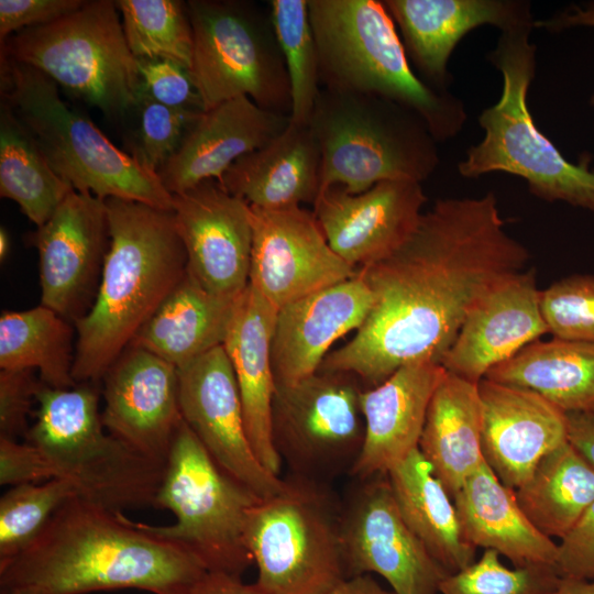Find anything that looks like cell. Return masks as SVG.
Listing matches in <instances>:
<instances>
[{
    "instance_id": "obj_1",
    "label": "cell",
    "mask_w": 594,
    "mask_h": 594,
    "mask_svg": "<svg viewBox=\"0 0 594 594\" xmlns=\"http://www.w3.org/2000/svg\"><path fill=\"white\" fill-rule=\"evenodd\" d=\"M529 258L507 233L493 193L438 199L400 248L358 268L373 306L319 370L351 373L370 388L405 364L440 363L473 306Z\"/></svg>"
},
{
    "instance_id": "obj_2",
    "label": "cell",
    "mask_w": 594,
    "mask_h": 594,
    "mask_svg": "<svg viewBox=\"0 0 594 594\" xmlns=\"http://www.w3.org/2000/svg\"><path fill=\"white\" fill-rule=\"evenodd\" d=\"M205 568L183 548L78 496L67 501L24 551L0 565V587L38 594L135 588L184 594Z\"/></svg>"
},
{
    "instance_id": "obj_3",
    "label": "cell",
    "mask_w": 594,
    "mask_h": 594,
    "mask_svg": "<svg viewBox=\"0 0 594 594\" xmlns=\"http://www.w3.org/2000/svg\"><path fill=\"white\" fill-rule=\"evenodd\" d=\"M110 243L95 301L74 326L75 382L99 383L186 274L173 210L105 200Z\"/></svg>"
},
{
    "instance_id": "obj_4",
    "label": "cell",
    "mask_w": 594,
    "mask_h": 594,
    "mask_svg": "<svg viewBox=\"0 0 594 594\" xmlns=\"http://www.w3.org/2000/svg\"><path fill=\"white\" fill-rule=\"evenodd\" d=\"M308 7L321 88L392 100L419 116L436 141L461 130L462 102L415 74L383 1L308 0Z\"/></svg>"
},
{
    "instance_id": "obj_5",
    "label": "cell",
    "mask_w": 594,
    "mask_h": 594,
    "mask_svg": "<svg viewBox=\"0 0 594 594\" xmlns=\"http://www.w3.org/2000/svg\"><path fill=\"white\" fill-rule=\"evenodd\" d=\"M1 102L23 124L53 169L77 191L173 210L158 175L114 145L37 69L0 55Z\"/></svg>"
},
{
    "instance_id": "obj_6",
    "label": "cell",
    "mask_w": 594,
    "mask_h": 594,
    "mask_svg": "<svg viewBox=\"0 0 594 594\" xmlns=\"http://www.w3.org/2000/svg\"><path fill=\"white\" fill-rule=\"evenodd\" d=\"M534 21L504 31L488 59L503 75L498 101L482 111L483 140L458 165L475 178L503 172L524 178L529 190L547 201H565L594 211V169L588 161L572 163L537 128L528 108V89L536 75V46L529 42Z\"/></svg>"
},
{
    "instance_id": "obj_7",
    "label": "cell",
    "mask_w": 594,
    "mask_h": 594,
    "mask_svg": "<svg viewBox=\"0 0 594 594\" xmlns=\"http://www.w3.org/2000/svg\"><path fill=\"white\" fill-rule=\"evenodd\" d=\"M98 383L53 388L42 383L25 441L38 448L55 479L69 482L78 497L114 512L154 507L165 463L151 460L103 427Z\"/></svg>"
},
{
    "instance_id": "obj_8",
    "label": "cell",
    "mask_w": 594,
    "mask_h": 594,
    "mask_svg": "<svg viewBox=\"0 0 594 594\" xmlns=\"http://www.w3.org/2000/svg\"><path fill=\"white\" fill-rule=\"evenodd\" d=\"M309 125L321 152L319 196L334 186L360 194L384 180L421 183L439 164L422 119L388 99L321 88Z\"/></svg>"
},
{
    "instance_id": "obj_9",
    "label": "cell",
    "mask_w": 594,
    "mask_h": 594,
    "mask_svg": "<svg viewBox=\"0 0 594 594\" xmlns=\"http://www.w3.org/2000/svg\"><path fill=\"white\" fill-rule=\"evenodd\" d=\"M245 543L264 594H327L348 578L342 502L329 483L289 473L250 509Z\"/></svg>"
},
{
    "instance_id": "obj_10",
    "label": "cell",
    "mask_w": 594,
    "mask_h": 594,
    "mask_svg": "<svg viewBox=\"0 0 594 594\" xmlns=\"http://www.w3.org/2000/svg\"><path fill=\"white\" fill-rule=\"evenodd\" d=\"M261 498L227 473L183 420L154 502L155 508L172 512L175 522L132 524L183 548L206 571L241 576L253 563L245 543L248 514Z\"/></svg>"
},
{
    "instance_id": "obj_11",
    "label": "cell",
    "mask_w": 594,
    "mask_h": 594,
    "mask_svg": "<svg viewBox=\"0 0 594 594\" xmlns=\"http://www.w3.org/2000/svg\"><path fill=\"white\" fill-rule=\"evenodd\" d=\"M0 51L110 119H124L138 101V62L127 43L116 1L88 0L51 23L9 36Z\"/></svg>"
},
{
    "instance_id": "obj_12",
    "label": "cell",
    "mask_w": 594,
    "mask_h": 594,
    "mask_svg": "<svg viewBox=\"0 0 594 594\" xmlns=\"http://www.w3.org/2000/svg\"><path fill=\"white\" fill-rule=\"evenodd\" d=\"M191 75L204 110L237 97L290 117L292 95L270 9L242 0L186 1Z\"/></svg>"
},
{
    "instance_id": "obj_13",
    "label": "cell",
    "mask_w": 594,
    "mask_h": 594,
    "mask_svg": "<svg viewBox=\"0 0 594 594\" xmlns=\"http://www.w3.org/2000/svg\"><path fill=\"white\" fill-rule=\"evenodd\" d=\"M361 384L351 373L318 370L295 384L276 385L272 438L290 474L323 483L350 474L365 435Z\"/></svg>"
},
{
    "instance_id": "obj_14",
    "label": "cell",
    "mask_w": 594,
    "mask_h": 594,
    "mask_svg": "<svg viewBox=\"0 0 594 594\" xmlns=\"http://www.w3.org/2000/svg\"><path fill=\"white\" fill-rule=\"evenodd\" d=\"M356 481L342 503L348 578L376 573L395 594H439L449 572L403 519L387 475Z\"/></svg>"
},
{
    "instance_id": "obj_15",
    "label": "cell",
    "mask_w": 594,
    "mask_h": 594,
    "mask_svg": "<svg viewBox=\"0 0 594 594\" xmlns=\"http://www.w3.org/2000/svg\"><path fill=\"white\" fill-rule=\"evenodd\" d=\"M30 243L38 253L41 305L75 323L95 301L109 249L105 200L73 190Z\"/></svg>"
},
{
    "instance_id": "obj_16",
    "label": "cell",
    "mask_w": 594,
    "mask_h": 594,
    "mask_svg": "<svg viewBox=\"0 0 594 594\" xmlns=\"http://www.w3.org/2000/svg\"><path fill=\"white\" fill-rule=\"evenodd\" d=\"M250 209L249 285L275 308L356 275L358 268L331 249L314 211Z\"/></svg>"
},
{
    "instance_id": "obj_17",
    "label": "cell",
    "mask_w": 594,
    "mask_h": 594,
    "mask_svg": "<svg viewBox=\"0 0 594 594\" xmlns=\"http://www.w3.org/2000/svg\"><path fill=\"white\" fill-rule=\"evenodd\" d=\"M177 370L183 420L212 459L261 497L279 492L283 479L262 465L249 441L237 380L223 345Z\"/></svg>"
},
{
    "instance_id": "obj_18",
    "label": "cell",
    "mask_w": 594,
    "mask_h": 594,
    "mask_svg": "<svg viewBox=\"0 0 594 594\" xmlns=\"http://www.w3.org/2000/svg\"><path fill=\"white\" fill-rule=\"evenodd\" d=\"M173 215L186 252L187 273L215 295L239 297L249 285L250 205L220 182L208 179L173 195Z\"/></svg>"
},
{
    "instance_id": "obj_19",
    "label": "cell",
    "mask_w": 594,
    "mask_h": 594,
    "mask_svg": "<svg viewBox=\"0 0 594 594\" xmlns=\"http://www.w3.org/2000/svg\"><path fill=\"white\" fill-rule=\"evenodd\" d=\"M101 381L105 429L140 454L165 463L183 421L177 367L129 345Z\"/></svg>"
},
{
    "instance_id": "obj_20",
    "label": "cell",
    "mask_w": 594,
    "mask_h": 594,
    "mask_svg": "<svg viewBox=\"0 0 594 594\" xmlns=\"http://www.w3.org/2000/svg\"><path fill=\"white\" fill-rule=\"evenodd\" d=\"M426 201L421 183L411 179L384 180L360 194L334 186L317 198L314 215L331 249L360 268L408 240Z\"/></svg>"
},
{
    "instance_id": "obj_21",
    "label": "cell",
    "mask_w": 594,
    "mask_h": 594,
    "mask_svg": "<svg viewBox=\"0 0 594 594\" xmlns=\"http://www.w3.org/2000/svg\"><path fill=\"white\" fill-rule=\"evenodd\" d=\"M544 333L536 271L526 268L497 283L473 306L440 364L479 383Z\"/></svg>"
},
{
    "instance_id": "obj_22",
    "label": "cell",
    "mask_w": 594,
    "mask_h": 594,
    "mask_svg": "<svg viewBox=\"0 0 594 594\" xmlns=\"http://www.w3.org/2000/svg\"><path fill=\"white\" fill-rule=\"evenodd\" d=\"M479 394L484 461L516 490L544 455L568 441L566 415L534 391L486 377L479 382Z\"/></svg>"
},
{
    "instance_id": "obj_23",
    "label": "cell",
    "mask_w": 594,
    "mask_h": 594,
    "mask_svg": "<svg viewBox=\"0 0 594 594\" xmlns=\"http://www.w3.org/2000/svg\"><path fill=\"white\" fill-rule=\"evenodd\" d=\"M373 294L360 275L328 286L278 309L271 345L276 385L316 373L331 345L366 319Z\"/></svg>"
},
{
    "instance_id": "obj_24",
    "label": "cell",
    "mask_w": 594,
    "mask_h": 594,
    "mask_svg": "<svg viewBox=\"0 0 594 594\" xmlns=\"http://www.w3.org/2000/svg\"><path fill=\"white\" fill-rule=\"evenodd\" d=\"M446 372L437 361L420 360L403 365L383 383L363 388L364 442L349 475L364 480L387 474L418 449L430 400Z\"/></svg>"
},
{
    "instance_id": "obj_25",
    "label": "cell",
    "mask_w": 594,
    "mask_h": 594,
    "mask_svg": "<svg viewBox=\"0 0 594 594\" xmlns=\"http://www.w3.org/2000/svg\"><path fill=\"white\" fill-rule=\"evenodd\" d=\"M289 122V116L263 109L249 97L227 100L202 112L157 175L172 195L204 180L221 182L240 157L265 146Z\"/></svg>"
},
{
    "instance_id": "obj_26",
    "label": "cell",
    "mask_w": 594,
    "mask_h": 594,
    "mask_svg": "<svg viewBox=\"0 0 594 594\" xmlns=\"http://www.w3.org/2000/svg\"><path fill=\"white\" fill-rule=\"evenodd\" d=\"M409 61L432 88L447 91L448 63L461 38L477 26L502 31L532 20L530 4L512 0H384Z\"/></svg>"
},
{
    "instance_id": "obj_27",
    "label": "cell",
    "mask_w": 594,
    "mask_h": 594,
    "mask_svg": "<svg viewBox=\"0 0 594 594\" xmlns=\"http://www.w3.org/2000/svg\"><path fill=\"white\" fill-rule=\"evenodd\" d=\"M277 311L248 285L237 300L223 348L237 380L251 447L262 465L279 476L283 463L272 438L276 381L271 361Z\"/></svg>"
},
{
    "instance_id": "obj_28",
    "label": "cell",
    "mask_w": 594,
    "mask_h": 594,
    "mask_svg": "<svg viewBox=\"0 0 594 594\" xmlns=\"http://www.w3.org/2000/svg\"><path fill=\"white\" fill-rule=\"evenodd\" d=\"M321 180V152L309 124L289 122L265 146L240 157L220 182L250 206L278 210L315 205Z\"/></svg>"
},
{
    "instance_id": "obj_29",
    "label": "cell",
    "mask_w": 594,
    "mask_h": 594,
    "mask_svg": "<svg viewBox=\"0 0 594 594\" xmlns=\"http://www.w3.org/2000/svg\"><path fill=\"white\" fill-rule=\"evenodd\" d=\"M464 540L497 551L514 566H554L558 544L540 532L520 508L515 490L504 485L485 461L453 497Z\"/></svg>"
},
{
    "instance_id": "obj_30",
    "label": "cell",
    "mask_w": 594,
    "mask_h": 594,
    "mask_svg": "<svg viewBox=\"0 0 594 594\" xmlns=\"http://www.w3.org/2000/svg\"><path fill=\"white\" fill-rule=\"evenodd\" d=\"M238 298L208 292L186 271L130 345L144 349L179 369L223 345Z\"/></svg>"
},
{
    "instance_id": "obj_31",
    "label": "cell",
    "mask_w": 594,
    "mask_h": 594,
    "mask_svg": "<svg viewBox=\"0 0 594 594\" xmlns=\"http://www.w3.org/2000/svg\"><path fill=\"white\" fill-rule=\"evenodd\" d=\"M479 383L446 372L430 400L418 449L450 496L484 461Z\"/></svg>"
},
{
    "instance_id": "obj_32",
    "label": "cell",
    "mask_w": 594,
    "mask_h": 594,
    "mask_svg": "<svg viewBox=\"0 0 594 594\" xmlns=\"http://www.w3.org/2000/svg\"><path fill=\"white\" fill-rule=\"evenodd\" d=\"M386 475L403 519L449 573L475 561L476 549L463 538L452 497L419 449Z\"/></svg>"
},
{
    "instance_id": "obj_33",
    "label": "cell",
    "mask_w": 594,
    "mask_h": 594,
    "mask_svg": "<svg viewBox=\"0 0 594 594\" xmlns=\"http://www.w3.org/2000/svg\"><path fill=\"white\" fill-rule=\"evenodd\" d=\"M485 377L534 391L565 414L588 410L594 408V343L538 339Z\"/></svg>"
},
{
    "instance_id": "obj_34",
    "label": "cell",
    "mask_w": 594,
    "mask_h": 594,
    "mask_svg": "<svg viewBox=\"0 0 594 594\" xmlns=\"http://www.w3.org/2000/svg\"><path fill=\"white\" fill-rule=\"evenodd\" d=\"M515 494L540 532L562 539L594 503V469L566 441L541 459Z\"/></svg>"
},
{
    "instance_id": "obj_35",
    "label": "cell",
    "mask_w": 594,
    "mask_h": 594,
    "mask_svg": "<svg viewBox=\"0 0 594 594\" xmlns=\"http://www.w3.org/2000/svg\"><path fill=\"white\" fill-rule=\"evenodd\" d=\"M76 329L53 309L38 305L0 317V369L37 370L41 382L53 388H70Z\"/></svg>"
},
{
    "instance_id": "obj_36",
    "label": "cell",
    "mask_w": 594,
    "mask_h": 594,
    "mask_svg": "<svg viewBox=\"0 0 594 594\" xmlns=\"http://www.w3.org/2000/svg\"><path fill=\"white\" fill-rule=\"evenodd\" d=\"M73 190L29 131L0 102V196L16 202L23 215L41 227Z\"/></svg>"
},
{
    "instance_id": "obj_37",
    "label": "cell",
    "mask_w": 594,
    "mask_h": 594,
    "mask_svg": "<svg viewBox=\"0 0 594 594\" xmlns=\"http://www.w3.org/2000/svg\"><path fill=\"white\" fill-rule=\"evenodd\" d=\"M116 3L127 43L136 59H170L191 70L194 35L185 1L119 0Z\"/></svg>"
},
{
    "instance_id": "obj_38",
    "label": "cell",
    "mask_w": 594,
    "mask_h": 594,
    "mask_svg": "<svg viewBox=\"0 0 594 594\" xmlns=\"http://www.w3.org/2000/svg\"><path fill=\"white\" fill-rule=\"evenodd\" d=\"M268 9L290 84V121L309 124L321 86L308 0H271Z\"/></svg>"
},
{
    "instance_id": "obj_39",
    "label": "cell",
    "mask_w": 594,
    "mask_h": 594,
    "mask_svg": "<svg viewBox=\"0 0 594 594\" xmlns=\"http://www.w3.org/2000/svg\"><path fill=\"white\" fill-rule=\"evenodd\" d=\"M74 496V486L63 479L10 487L0 498V565L31 546Z\"/></svg>"
},
{
    "instance_id": "obj_40",
    "label": "cell",
    "mask_w": 594,
    "mask_h": 594,
    "mask_svg": "<svg viewBox=\"0 0 594 594\" xmlns=\"http://www.w3.org/2000/svg\"><path fill=\"white\" fill-rule=\"evenodd\" d=\"M554 566H506L501 554L484 550L479 560L449 573L439 594H550L561 581Z\"/></svg>"
},
{
    "instance_id": "obj_41",
    "label": "cell",
    "mask_w": 594,
    "mask_h": 594,
    "mask_svg": "<svg viewBox=\"0 0 594 594\" xmlns=\"http://www.w3.org/2000/svg\"><path fill=\"white\" fill-rule=\"evenodd\" d=\"M131 112H134L136 120L129 145L130 155L156 175L178 151L186 135L202 114V112L166 107L142 92L139 94Z\"/></svg>"
},
{
    "instance_id": "obj_42",
    "label": "cell",
    "mask_w": 594,
    "mask_h": 594,
    "mask_svg": "<svg viewBox=\"0 0 594 594\" xmlns=\"http://www.w3.org/2000/svg\"><path fill=\"white\" fill-rule=\"evenodd\" d=\"M541 310L553 338L594 343V276L572 275L541 290Z\"/></svg>"
},
{
    "instance_id": "obj_43",
    "label": "cell",
    "mask_w": 594,
    "mask_h": 594,
    "mask_svg": "<svg viewBox=\"0 0 594 594\" xmlns=\"http://www.w3.org/2000/svg\"><path fill=\"white\" fill-rule=\"evenodd\" d=\"M140 92L169 108L204 112L191 70L174 61L139 58Z\"/></svg>"
},
{
    "instance_id": "obj_44",
    "label": "cell",
    "mask_w": 594,
    "mask_h": 594,
    "mask_svg": "<svg viewBox=\"0 0 594 594\" xmlns=\"http://www.w3.org/2000/svg\"><path fill=\"white\" fill-rule=\"evenodd\" d=\"M33 370H1L0 372V437L25 438L29 418L42 385Z\"/></svg>"
},
{
    "instance_id": "obj_45",
    "label": "cell",
    "mask_w": 594,
    "mask_h": 594,
    "mask_svg": "<svg viewBox=\"0 0 594 594\" xmlns=\"http://www.w3.org/2000/svg\"><path fill=\"white\" fill-rule=\"evenodd\" d=\"M556 570L561 578L594 581V503L558 544Z\"/></svg>"
},
{
    "instance_id": "obj_46",
    "label": "cell",
    "mask_w": 594,
    "mask_h": 594,
    "mask_svg": "<svg viewBox=\"0 0 594 594\" xmlns=\"http://www.w3.org/2000/svg\"><path fill=\"white\" fill-rule=\"evenodd\" d=\"M86 0H0V43L30 28L51 23L85 4Z\"/></svg>"
},
{
    "instance_id": "obj_47",
    "label": "cell",
    "mask_w": 594,
    "mask_h": 594,
    "mask_svg": "<svg viewBox=\"0 0 594 594\" xmlns=\"http://www.w3.org/2000/svg\"><path fill=\"white\" fill-rule=\"evenodd\" d=\"M55 479L43 452L32 443L0 437V484L16 486Z\"/></svg>"
},
{
    "instance_id": "obj_48",
    "label": "cell",
    "mask_w": 594,
    "mask_h": 594,
    "mask_svg": "<svg viewBox=\"0 0 594 594\" xmlns=\"http://www.w3.org/2000/svg\"><path fill=\"white\" fill-rule=\"evenodd\" d=\"M184 594H264L255 583L246 584L241 576L224 572H204Z\"/></svg>"
},
{
    "instance_id": "obj_49",
    "label": "cell",
    "mask_w": 594,
    "mask_h": 594,
    "mask_svg": "<svg viewBox=\"0 0 594 594\" xmlns=\"http://www.w3.org/2000/svg\"><path fill=\"white\" fill-rule=\"evenodd\" d=\"M565 415L568 442L594 469V408Z\"/></svg>"
},
{
    "instance_id": "obj_50",
    "label": "cell",
    "mask_w": 594,
    "mask_h": 594,
    "mask_svg": "<svg viewBox=\"0 0 594 594\" xmlns=\"http://www.w3.org/2000/svg\"><path fill=\"white\" fill-rule=\"evenodd\" d=\"M534 26L547 28L550 31H560L572 26H594V3L585 7H571L550 20L534 22ZM591 102L594 105V96Z\"/></svg>"
},
{
    "instance_id": "obj_51",
    "label": "cell",
    "mask_w": 594,
    "mask_h": 594,
    "mask_svg": "<svg viewBox=\"0 0 594 594\" xmlns=\"http://www.w3.org/2000/svg\"><path fill=\"white\" fill-rule=\"evenodd\" d=\"M327 594H395L384 588L371 574L354 575L344 579Z\"/></svg>"
},
{
    "instance_id": "obj_52",
    "label": "cell",
    "mask_w": 594,
    "mask_h": 594,
    "mask_svg": "<svg viewBox=\"0 0 594 594\" xmlns=\"http://www.w3.org/2000/svg\"><path fill=\"white\" fill-rule=\"evenodd\" d=\"M550 594H594V581L562 578Z\"/></svg>"
},
{
    "instance_id": "obj_53",
    "label": "cell",
    "mask_w": 594,
    "mask_h": 594,
    "mask_svg": "<svg viewBox=\"0 0 594 594\" xmlns=\"http://www.w3.org/2000/svg\"><path fill=\"white\" fill-rule=\"evenodd\" d=\"M9 248H10L9 234L7 230L3 227H1L0 228V258L1 261H4L7 258L8 253H9Z\"/></svg>"
},
{
    "instance_id": "obj_54",
    "label": "cell",
    "mask_w": 594,
    "mask_h": 594,
    "mask_svg": "<svg viewBox=\"0 0 594 594\" xmlns=\"http://www.w3.org/2000/svg\"><path fill=\"white\" fill-rule=\"evenodd\" d=\"M0 594H38L36 592L23 588H7L0 587Z\"/></svg>"
}]
</instances>
